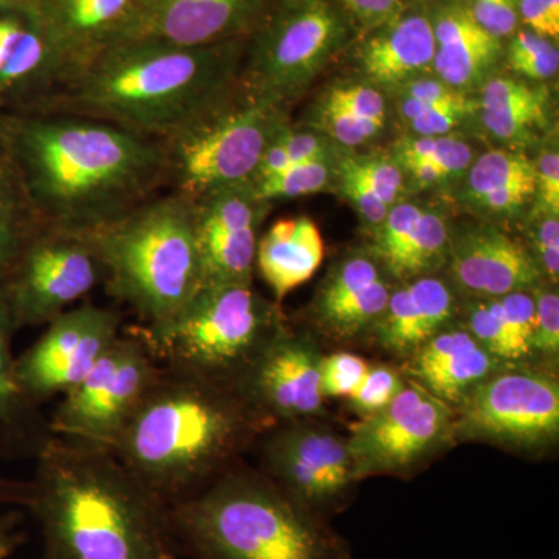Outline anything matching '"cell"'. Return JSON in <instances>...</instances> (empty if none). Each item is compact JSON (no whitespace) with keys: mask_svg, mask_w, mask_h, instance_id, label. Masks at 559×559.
<instances>
[{"mask_svg":"<svg viewBox=\"0 0 559 559\" xmlns=\"http://www.w3.org/2000/svg\"><path fill=\"white\" fill-rule=\"evenodd\" d=\"M0 145L40 224L91 234L168 186L162 140L105 121L0 110Z\"/></svg>","mask_w":559,"mask_h":559,"instance_id":"1","label":"cell"},{"mask_svg":"<svg viewBox=\"0 0 559 559\" xmlns=\"http://www.w3.org/2000/svg\"><path fill=\"white\" fill-rule=\"evenodd\" d=\"M238 76L237 40L202 47L121 40L14 109L86 117L164 140L224 97Z\"/></svg>","mask_w":559,"mask_h":559,"instance_id":"2","label":"cell"},{"mask_svg":"<svg viewBox=\"0 0 559 559\" xmlns=\"http://www.w3.org/2000/svg\"><path fill=\"white\" fill-rule=\"evenodd\" d=\"M270 428L235 385L162 366L110 454L168 509L238 465Z\"/></svg>","mask_w":559,"mask_h":559,"instance_id":"3","label":"cell"},{"mask_svg":"<svg viewBox=\"0 0 559 559\" xmlns=\"http://www.w3.org/2000/svg\"><path fill=\"white\" fill-rule=\"evenodd\" d=\"M35 463L43 559H180L167 507L110 452L51 437Z\"/></svg>","mask_w":559,"mask_h":559,"instance_id":"4","label":"cell"},{"mask_svg":"<svg viewBox=\"0 0 559 559\" xmlns=\"http://www.w3.org/2000/svg\"><path fill=\"white\" fill-rule=\"evenodd\" d=\"M167 513L180 557L355 559L330 520L240 463Z\"/></svg>","mask_w":559,"mask_h":559,"instance_id":"5","label":"cell"},{"mask_svg":"<svg viewBox=\"0 0 559 559\" xmlns=\"http://www.w3.org/2000/svg\"><path fill=\"white\" fill-rule=\"evenodd\" d=\"M86 237L109 296L146 329L165 325L204 288L194 202L183 194H157Z\"/></svg>","mask_w":559,"mask_h":559,"instance_id":"6","label":"cell"},{"mask_svg":"<svg viewBox=\"0 0 559 559\" xmlns=\"http://www.w3.org/2000/svg\"><path fill=\"white\" fill-rule=\"evenodd\" d=\"M286 329L277 301L229 283L204 286L165 325L138 331L162 366L235 385Z\"/></svg>","mask_w":559,"mask_h":559,"instance_id":"7","label":"cell"},{"mask_svg":"<svg viewBox=\"0 0 559 559\" xmlns=\"http://www.w3.org/2000/svg\"><path fill=\"white\" fill-rule=\"evenodd\" d=\"M237 84L162 140L171 191L197 201L255 179L264 151L286 127L285 112Z\"/></svg>","mask_w":559,"mask_h":559,"instance_id":"8","label":"cell"},{"mask_svg":"<svg viewBox=\"0 0 559 559\" xmlns=\"http://www.w3.org/2000/svg\"><path fill=\"white\" fill-rule=\"evenodd\" d=\"M459 443H487L525 455H543L559 440V381L547 367L503 366L457 407Z\"/></svg>","mask_w":559,"mask_h":559,"instance_id":"9","label":"cell"},{"mask_svg":"<svg viewBox=\"0 0 559 559\" xmlns=\"http://www.w3.org/2000/svg\"><path fill=\"white\" fill-rule=\"evenodd\" d=\"M160 370L139 331H121L97 366L62 396L49 418L51 436L87 450L112 452Z\"/></svg>","mask_w":559,"mask_h":559,"instance_id":"10","label":"cell"},{"mask_svg":"<svg viewBox=\"0 0 559 559\" xmlns=\"http://www.w3.org/2000/svg\"><path fill=\"white\" fill-rule=\"evenodd\" d=\"M348 39L340 11L322 0L290 7L261 28L241 87L282 106L304 91Z\"/></svg>","mask_w":559,"mask_h":559,"instance_id":"11","label":"cell"},{"mask_svg":"<svg viewBox=\"0 0 559 559\" xmlns=\"http://www.w3.org/2000/svg\"><path fill=\"white\" fill-rule=\"evenodd\" d=\"M103 278L86 235L39 224L9 270L3 288L17 330L47 325Z\"/></svg>","mask_w":559,"mask_h":559,"instance_id":"12","label":"cell"},{"mask_svg":"<svg viewBox=\"0 0 559 559\" xmlns=\"http://www.w3.org/2000/svg\"><path fill=\"white\" fill-rule=\"evenodd\" d=\"M359 484L370 477H406L455 447L454 409L407 380L388 407L362 418L347 437Z\"/></svg>","mask_w":559,"mask_h":559,"instance_id":"13","label":"cell"},{"mask_svg":"<svg viewBox=\"0 0 559 559\" xmlns=\"http://www.w3.org/2000/svg\"><path fill=\"white\" fill-rule=\"evenodd\" d=\"M255 444L261 473L326 520L347 507L359 484L347 437L318 418L271 426Z\"/></svg>","mask_w":559,"mask_h":559,"instance_id":"14","label":"cell"},{"mask_svg":"<svg viewBox=\"0 0 559 559\" xmlns=\"http://www.w3.org/2000/svg\"><path fill=\"white\" fill-rule=\"evenodd\" d=\"M116 308L83 304L47 323L32 347L16 356V374L25 395L38 404L64 396L79 385L123 331Z\"/></svg>","mask_w":559,"mask_h":559,"instance_id":"15","label":"cell"},{"mask_svg":"<svg viewBox=\"0 0 559 559\" xmlns=\"http://www.w3.org/2000/svg\"><path fill=\"white\" fill-rule=\"evenodd\" d=\"M323 352L310 331L289 326L250 364L235 388L271 426L323 414L320 360Z\"/></svg>","mask_w":559,"mask_h":559,"instance_id":"16","label":"cell"},{"mask_svg":"<svg viewBox=\"0 0 559 559\" xmlns=\"http://www.w3.org/2000/svg\"><path fill=\"white\" fill-rule=\"evenodd\" d=\"M13 2L35 25L46 46V87L40 92L44 94L83 68L98 51L108 46L114 33L134 7L135 0Z\"/></svg>","mask_w":559,"mask_h":559,"instance_id":"17","label":"cell"},{"mask_svg":"<svg viewBox=\"0 0 559 559\" xmlns=\"http://www.w3.org/2000/svg\"><path fill=\"white\" fill-rule=\"evenodd\" d=\"M264 2L266 0H135L109 44L156 40L171 46L202 47L229 43L255 27Z\"/></svg>","mask_w":559,"mask_h":559,"instance_id":"18","label":"cell"},{"mask_svg":"<svg viewBox=\"0 0 559 559\" xmlns=\"http://www.w3.org/2000/svg\"><path fill=\"white\" fill-rule=\"evenodd\" d=\"M441 272L462 299L533 290L544 282L528 249L491 224L452 229Z\"/></svg>","mask_w":559,"mask_h":559,"instance_id":"19","label":"cell"},{"mask_svg":"<svg viewBox=\"0 0 559 559\" xmlns=\"http://www.w3.org/2000/svg\"><path fill=\"white\" fill-rule=\"evenodd\" d=\"M392 280L370 252L341 260L311 301L312 326L340 344L370 337L395 288Z\"/></svg>","mask_w":559,"mask_h":559,"instance_id":"20","label":"cell"},{"mask_svg":"<svg viewBox=\"0 0 559 559\" xmlns=\"http://www.w3.org/2000/svg\"><path fill=\"white\" fill-rule=\"evenodd\" d=\"M462 296L447 275L430 274L395 285L370 340L406 360L441 331L457 325Z\"/></svg>","mask_w":559,"mask_h":559,"instance_id":"21","label":"cell"},{"mask_svg":"<svg viewBox=\"0 0 559 559\" xmlns=\"http://www.w3.org/2000/svg\"><path fill=\"white\" fill-rule=\"evenodd\" d=\"M503 366L468 331L452 325L404 360L401 371L454 409Z\"/></svg>","mask_w":559,"mask_h":559,"instance_id":"22","label":"cell"},{"mask_svg":"<svg viewBox=\"0 0 559 559\" xmlns=\"http://www.w3.org/2000/svg\"><path fill=\"white\" fill-rule=\"evenodd\" d=\"M16 322L0 275V459L35 460L51 439L49 417L22 390L13 340Z\"/></svg>","mask_w":559,"mask_h":559,"instance_id":"23","label":"cell"},{"mask_svg":"<svg viewBox=\"0 0 559 559\" xmlns=\"http://www.w3.org/2000/svg\"><path fill=\"white\" fill-rule=\"evenodd\" d=\"M457 325L506 366L536 364L533 352L535 301L532 290L487 299H463Z\"/></svg>","mask_w":559,"mask_h":559,"instance_id":"24","label":"cell"},{"mask_svg":"<svg viewBox=\"0 0 559 559\" xmlns=\"http://www.w3.org/2000/svg\"><path fill=\"white\" fill-rule=\"evenodd\" d=\"M436 36L432 21L414 13L389 20L360 49V68L371 83L404 86L432 68Z\"/></svg>","mask_w":559,"mask_h":559,"instance_id":"25","label":"cell"},{"mask_svg":"<svg viewBox=\"0 0 559 559\" xmlns=\"http://www.w3.org/2000/svg\"><path fill=\"white\" fill-rule=\"evenodd\" d=\"M322 260V237L308 216L278 219L257 242V270L277 304L308 282Z\"/></svg>","mask_w":559,"mask_h":559,"instance_id":"26","label":"cell"},{"mask_svg":"<svg viewBox=\"0 0 559 559\" xmlns=\"http://www.w3.org/2000/svg\"><path fill=\"white\" fill-rule=\"evenodd\" d=\"M430 21L436 36L432 68L448 86L460 92L473 86L498 60L500 39L484 31L465 7H448Z\"/></svg>","mask_w":559,"mask_h":559,"instance_id":"27","label":"cell"},{"mask_svg":"<svg viewBox=\"0 0 559 559\" xmlns=\"http://www.w3.org/2000/svg\"><path fill=\"white\" fill-rule=\"evenodd\" d=\"M465 200L489 215H514L535 198V162L514 151L492 150L469 165Z\"/></svg>","mask_w":559,"mask_h":559,"instance_id":"28","label":"cell"},{"mask_svg":"<svg viewBox=\"0 0 559 559\" xmlns=\"http://www.w3.org/2000/svg\"><path fill=\"white\" fill-rule=\"evenodd\" d=\"M547 102L546 91L522 81L506 76L488 80L479 103L481 123L495 138L516 140L546 123Z\"/></svg>","mask_w":559,"mask_h":559,"instance_id":"29","label":"cell"},{"mask_svg":"<svg viewBox=\"0 0 559 559\" xmlns=\"http://www.w3.org/2000/svg\"><path fill=\"white\" fill-rule=\"evenodd\" d=\"M451 235L452 229L447 216L425 207L406 245L385 272L396 283L423 275L439 274L447 263Z\"/></svg>","mask_w":559,"mask_h":559,"instance_id":"30","label":"cell"},{"mask_svg":"<svg viewBox=\"0 0 559 559\" xmlns=\"http://www.w3.org/2000/svg\"><path fill=\"white\" fill-rule=\"evenodd\" d=\"M39 224L17 173L0 145V275L9 270Z\"/></svg>","mask_w":559,"mask_h":559,"instance_id":"31","label":"cell"},{"mask_svg":"<svg viewBox=\"0 0 559 559\" xmlns=\"http://www.w3.org/2000/svg\"><path fill=\"white\" fill-rule=\"evenodd\" d=\"M396 164L401 170L432 167L441 180L454 178L468 170L473 164V150L463 140L448 135L439 138H412L403 140L396 148Z\"/></svg>","mask_w":559,"mask_h":559,"instance_id":"32","label":"cell"},{"mask_svg":"<svg viewBox=\"0 0 559 559\" xmlns=\"http://www.w3.org/2000/svg\"><path fill=\"white\" fill-rule=\"evenodd\" d=\"M330 160H312L294 165V167L286 168L270 178L255 180L250 183V189L257 200L270 202V204L272 201L318 193L329 186L331 175H333Z\"/></svg>","mask_w":559,"mask_h":559,"instance_id":"33","label":"cell"},{"mask_svg":"<svg viewBox=\"0 0 559 559\" xmlns=\"http://www.w3.org/2000/svg\"><path fill=\"white\" fill-rule=\"evenodd\" d=\"M510 68L530 80L546 81L557 76L558 47L551 39L532 31L518 32L507 50Z\"/></svg>","mask_w":559,"mask_h":559,"instance_id":"34","label":"cell"},{"mask_svg":"<svg viewBox=\"0 0 559 559\" xmlns=\"http://www.w3.org/2000/svg\"><path fill=\"white\" fill-rule=\"evenodd\" d=\"M406 381L407 378L400 369L388 364H377V366H369L362 380L345 399L352 411L356 412L360 418L371 417L392 403L401 389L406 385Z\"/></svg>","mask_w":559,"mask_h":559,"instance_id":"35","label":"cell"},{"mask_svg":"<svg viewBox=\"0 0 559 559\" xmlns=\"http://www.w3.org/2000/svg\"><path fill=\"white\" fill-rule=\"evenodd\" d=\"M535 301V334L533 352L538 366L554 370L559 359V294L558 285L543 282L532 290Z\"/></svg>","mask_w":559,"mask_h":559,"instance_id":"36","label":"cell"},{"mask_svg":"<svg viewBox=\"0 0 559 559\" xmlns=\"http://www.w3.org/2000/svg\"><path fill=\"white\" fill-rule=\"evenodd\" d=\"M477 108L476 103H448V105H425V103L401 98L400 114L407 127L418 138H439L451 134Z\"/></svg>","mask_w":559,"mask_h":559,"instance_id":"37","label":"cell"},{"mask_svg":"<svg viewBox=\"0 0 559 559\" xmlns=\"http://www.w3.org/2000/svg\"><path fill=\"white\" fill-rule=\"evenodd\" d=\"M353 175L358 176L367 187L388 207L399 202L403 191V170L396 162L384 159V157H366V159H347L341 162Z\"/></svg>","mask_w":559,"mask_h":559,"instance_id":"38","label":"cell"},{"mask_svg":"<svg viewBox=\"0 0 559 559\" xmlns=\"http://www.w3.org/2000/svg\"><path fill=\"white\" fill-rule=\"evenodd\" d=\"M369 369L366 359L353 353L323 355L320 360V390L323 399H345Z\"/></svg>","mask_w":559,"mask_h":559,"instance_id":"39","label":"cell"},{"mask_svg":"<svg viewBox=\"0 0 559 559\" xmlns=\"http://www.w3.org/2000/svg\"><path fill=\"white\" fill-rule=\"evenodd\" d=\"M319 127L341 145L358 146L377 138L384 124L359 119L341 106L325 100L320 108Z\"/></svg>","mask_w":559,"mask_h":559,"instance_id":"40","label":"cell"},{"mask_svg":"<svg viewBox=\"0 0 559 559\" xmlns=\"http://www.w3.org/2000/svg\"><path fill=\"white\" fill-rule=\"evenodd\" d=\"M544 282L558 285L559 280V218L558 215L540 213L532 234L528 249Z\"/></svg>","mask_w":559,"mask_h":559,"instance_id":"41","label":"cell"},{"mask_svg":"<svg viewBox=\"0 0 559 559\" xmlns=\"http://www.w3.org/2000/svg\"><path fill=\"white\" fill-rule=\"evenodd\" d=\"M326 102L341 106L359 119L384 124L385 100L380 91L367 84H349L330 92Z\"/></svg>","mask_w":559,"mask_h":559,"instance_id":"42","label":"cell"},{"mask_svg":"<svg viewBox=\"0 0 559 559\" xmlns=\"http://www.w3.org/2000/svg\"><path fill=\"white\" fill-rule=\"evenodd\" d=\"M468 10L477 24L498 39L513 35L521 21L518 0H471Z\"/></svg>","mask_w":559,"mask_h":559,"instance_id":"43","label":"cell"},{"mask_svg":"<svg viewBox=\"0 0 559 559\" xmlns=\"http://www.w3.org/2000/svg\"><path fill=\"white\" fill-rule=\"evenodd\" d=\"M340 176L341 189L344 191L345 198L352 202L360 219L370 227L371 231L377 230L385 216H388L390 210L388 205L378 200V198L364 186L362 180H360L358 176L353 175L344 164L340 165Z\"/></svg>","mask_w":559,"mask_h":559,"instance_id":"44","label":"cell"},{"mask_svg":"<svg viewBox=\"0 0 559 559\" xmlns=\"http://www.w3.org/2000/svg\"><path fill=\"white\" fill-rule=\"evenodd\" d=\"M536 190L540 213L559 215L558 150H547L535 162Z\"/></svg>","mask_w":559,"mask_h":559,"instance_id":"45","label":"cell"},{"mask_svg":"<svg viewBox=\"0 0 559 559\" xmlns=\"http://www.w3.org/2000/svg\"><path fill=\"white\" fill-rule=\"evenodd\" d=\"M520 20L547 39L559 36V0H518Z\"/></svg>","mask_w":559,"mask_h":559,"instance_id":"46","label":"cell"},{"mask_svg":"<svg viewBox=\"0 0 559 559\" xmlns=\"http://www.w3.org/2000/svg\"><path fill=\"white\" fill-rule=\"evenodd\" d=\"M401 98L407 100L425 103V105H448V103H462L468 100L463 92L448 86L443 81L436 79H425L419 76L404 84Z\"/></svg>","mask_w":559,"mask_h":559,"instance_id":"47","label":"cell"},{"mask_svg":"<svg viewBox=\"0 0 559 559\" xmlns=\"http://www.w3.org/2000/svg\"><path fill=\"white\" fill-rule=\"evenodd\" d=\"M27 28V17L14 5L13 0H10L9 10L0 16V70L13 58Z\"/></svg>","mask_w":559,"mask_h":559,"instance_id":"48","label":"cell"},{"mask_svg":"<svg viewBox=\"0 0 559 559\" xmlns=\"http://www.w3.org/2000/svg\"><path fill=\"white\" fill-rule=\"evenodd\" d=\"M24 511L0 509V559H9L25 543Z\"/></svg>","mask_w":559,"mask_h":559,"instance_id":"49","label":"cell"},{"mask_svg":"<svg viewBox=\"0 0 559 559\" xmlns=\"http://www.w3.org/2000/svg\"><path fill=\"white\" fill-rule=\"evenodd\" d=\"M342 5L364 24H381L392 20L401 0H341Z\"/></svg>","mask_w":559,"mask_h":559,"instance_id":"50","label":"cell"},{"mask_svg":"<svg viewBox=\"0 0 559 559\" xmlns=\"http://www.w3.org/2000/svg\"><path fill=\"white\" fill-rule=\"evenodd\" d=\"M32 480L11 479L0 474V509L28 510L32 503Z\"/></svg>","mask_w":559,"mask_h":559,"instance_id":"51","label":"cell"},{"mask_svg":"<svg viewBox=\"0 0 559 559\" xmlns=\"http://www.w3.org/2000/svg\"><path fill=\"white\" fill-rule=\"evenodd\" d=\"M10 0H0V16L9 10Z\"/></svg>","mask_w":559,"mask_h":559,"instance_id":"52","label":"cell"}]
</instances>
